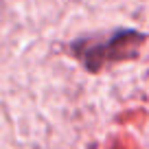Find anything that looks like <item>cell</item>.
I'll use <instances>...</instances> for the list:
<instances>
[{"label":"cell","mask_w":149,"mask_h":149,"mask_svg":"<svg viewBox=\"0 0 149 149\" xmlns=\"http://www.w3.org/2000/svg\"><path fill=\"white\" fill-rule=\"evenodd\" d=\"M147 35L136 29H114L110 33H90L68 44V53L88 72H101L118 61L136 59Z\"/></svg>","instance_id":"cell-1"}]
</instances>
